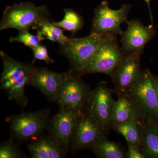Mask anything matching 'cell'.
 <instances>
[{"label": "cell", "mask_w": 158, "mask_h": 158, "mask_svg": "<svg viewBox=\"0 0 158 158\" xmlns=\"http://www.w3.org/2000/svg\"><path fill=\"white\" fill-rule=\"evenodd\" d=\"M3 70L0 80V88L22 109L25 108L29 100L25 94L35 66L17 61L3 51L0 52Z\"/></svg>", "instance_id": "cell-1"}, {"label": "cell", "mask_w": 158, "mask_h": 158, "mask_svg": "<svg viewBox=\"0 0 158 158\" xmlns=\"http://www.w3.org/2000/svg\"><path fill=\"white\" fill-rule=\"evenodd\" d=\"M47 8L24 2L7 6L3 12L0 23V31L15 29L19 31L38 30L50 20Z\"/></svg>", "instance_id": "cell-2"}, {"label": "cell", "mask_w": 158, "mask_h": 158, "mask_svg": "<svg viewBox=\"0 0 158 158\" xmlns=\"http://www.w3.org/2000/svg\"><path fill=\"white\" fill-rule=\"evenodd\" d=\"M126 94L131 99L143 122L148 118L158 122V94L155 76L148 69L141 71Z\"/></svg>", "instance_id": "cell-3"}, {"label": "cell", "mask_w": 158, "mask_h": 158, "mask_svg": "<svg viewBox=\"0 0 158 158\" xmlns=\"http://www.w3.org/2000/svg\"><path fill=\"white\" fill-rule=\"evenodd\" d=\"M51 112L50 108H46L7 117L6 121L9 125L11 139L26 141L41 136L48 129Z\"/></svg>", "instance_id": "cell-4"}, {"label": "cell", "mask_w": 158, "mask_h": 158, "mask_svg": "<svg viewBox=\"0 0 158 158\" xmlns=\"http://www.w3.org/2000/svg\"><path fill=\"white\" fill-rule=\"evenodd\" d=\"M105 36L90 33L82 38H69L65 44L61 45V53L68 59L71 69L84 74Z\"/></svg>", "instance_id": "cell-5"}, {"label": "cell", "mask_w": 158, "mask_h": 158, "mask_svg": "<svg viewBox=\"0 0 158 158\" xmlns=\"http://www.w3.org/2000/svg\"><path fill=\"white\" fill-rule=\"evenodd\" d=\"M130 4H123L120 9H111L109 3L103 1L94 10L90 33L104 35H120L123 31L121 25L127 22V16L131 8Z\"/></svg>", "instance_id": "cell-6"}, {"label": "cell", "mask_w": 158, "mask_h": 158, "mask_svg": "<svg viewBox=\"0 0 158 158\" xmlns=\"http://www.w3.org/2000/svg\"><path fill=\"white\" fill-rule=\"evenodd\" d=\"M69 75L59 92L56 103L59 107L67 108L81 116L91 90L81 77V75L70 69Z\"/></svg>", "instance_id": "cell-7"}, {"label": "cell", "mask_w": 158, "mask_h": 158, "mask_svg": "<svg viewBox=\"0 0 158 158\" xmlns=\"http://www.w3.org/2000/svg\"><path fill=\"white\" fill-rule=\"evenodd\" d=\"M113 90L101 82L94 90H91L88 97L85 112L107 132L111 127V118L115 100Z\"/></svg>", "instance_id": "cell-8"}, {"label": "cell", "mask_w": 158, "mask_h": 158, "mask_svg": "<svg viewBox=\"0 0 158 158\" xmlns=\"http://www.w3.org/2000/svg\"><path fill=\"white\" fill-rule=\"evenodd\" d=\"M124 55L116 36L106 34L84 74L102 73L111 77Z\"/></svg>", "instance_id": "cell-9"}, {"label": "cell", "mask_w": 158, "mask_h": 158, "mask_svg": "<svg viewBox=\"0 0 158 158\" xmlns=\"http://www.w3.org/2000/svg\"><path fill=\"white\" fill-rule=\"evenodd\" d=\"M80 115L67 108L60 107L51 118L48 135L66 152L70 149L77 122Z\"/></svg>", "instance_id": "cell-10"}, {"label": "cell", "mask_w": 158, "mask_h": 158, "mask_svg": "<svg viewBox=\"0 0 158 158\" xmlns=\"http://www.w3.org/2000/svg\"><path fill=\"white\" fill-rule=\"evenodd\" d=\"M141 55L136 53H125L111 77L117 94H125L141 74Z\"/></svg>", "instance_id": "cell-11"}, {"label": "cell", "mask_w": 158, "mask_h": 158, "mask_svg": "<svg viewBox=\"0 0 158 158\" xmlns=\"http://www.w3.org/2000/svg\"><path fill=\"white\" fill-rule=\"evenodd\" d=\"M106 133L102 127L85 112L78 119L70 149H90L97 142L106 137Z\"/></svg>", "instance_id": "cell-12"}, {"label": "cell", "mask_w": 158, "mask_h": 158, "mask_svg": "<svg viewBox=\"0 0 158 158\" xmlns=\"http://www.w3.org/2000/svg\"><path fill=\"white\" fill-rule=\"evenodd\" d=\"M126 31L121 35V48L125 53L142 54L146 44L156 33L153 26H144L140 20L127 21Z\"/></svg>", "instance_id": "cell-13"}, {"label": "cell", "mask_w": 158, "mask_h": 158, "mask_svg": "<svg viewBox=\"0 0 158 158\" xmlns=\"http://www.w3.org/2000/svg\"><path fill=\"white\" fill-rule=\"evenodd\" d=\"M70 70L57 73L45 67H34L28 86L39 89L50 101L56 103L59 92Z\"/></svg>", "instance_id": "cell-14"}, {"label": "cell", "mask_w": 158, "mask_h": 158, "mask_svg": "<svg viewBox=\"0 0 158 158\" xmlns=\"http://www.w3.org/2000/svg\"><path fill=\"white\" fill-rule=\"evenodd\" d=\"M134 120L141 119L131 99L127 94H118L113 106L111 127L114 128L118 125Z\"/></svg>", "instance_id": "cell-15"}, {"label": "cell", "mask_w": 158, "mask_h": 158, "mask_svg": "<svg viewBox=\"0 0 158 158\" xmlns=\"http://www.w3.org/2000/svg\"><path fill=\"white\" fill-rule=\"evenodd\" d=\"M27 148L32 158H62L67 153L48 135L31 140Z\"/></svg>", "instance_id": "cell-16"}, {"label": "cell", "mask_w": 158, "mask_h": 158, "mask_svg": "<svg viewBox=\"0 0 158 158\" xmlns=\"http://www.w3.org/2000/svg\"><path fill=\"white\" fill-rule=\"evenodd\" d=\"M143 124L141 150L146 158H158V122L148 118Z\"/></svg>", "instance_id": "cell-17"}, {"label": "cell", "mask_w": 158, "mask_h": 158, "mask_svg": "<svg viewBox=\"0 0 158 158\" xmlns=\"http://www.w3.org/2000/svg\"><path fill=\"white\" fill-rule=\"evenodd\" d=\"M143 125V122L141 120H134L118 125L114 129L124 137L128 144L141 149Z\"/></svg>", "instance_id": "cell-18"}, {"label": "cell", "mask_w": 158, "mask_h": 158, "mask_svg": "<svg viewBox=\"0 0 158 158\" xmlns=\"http://www.w3.org/2000/svg\"><path fill=\"white\" fill-rule=\"evenodd\" d=\"M96 157L101 158H126V153L117 143L102 138L90 148Z\"/></svg>", "instance_id": "cell-19"}, {"label": "cell", "mask_w": 158, "mask_h": 158, "mask_svg": "<svg viewBox=\"0 0 158 158\" xmlns=\"http://www.w3.org/2000/svg\"><path fill=\"white\" fill-rule=\"evenodd\" d=\"M64 17L60 21L52 22L54 25L68 31L72 34L77 33L83 28L84 19L77 11L71 9H64Z\"/></svg>", "instance_id": "cell-20"}, {"label": "cell", "mask_w": 158, "mask_h": 158, "mask_svg": "<svg viewBox=\"0 0 158 158\" xmlns=\"http://www.w3.org/2000/svg\"><path fill=\"white\" fill-rule=\"evenodd\" d=\"M63 31V29L54 25L52 22L48 21L44 23L37 30V33L41 34L46 39L63 45L69 39L64 35Z\"/></svg>", "instance_id": "cell-21"}, {"label": "cell", "mask_w": 158, "mask_h": 158, "mask_svg": "<svg viewBox=\"0 0 158 158\" xmlns=\"http://www.w3.org/2000/svg\"><path fill=\"white\" fill-rule=\"evenodd\" d=\"M19 32L16 37H11L9 38V41L11 43H22L31 49L40 44L42 41L46 40L45 37L38 33L36 35H33L29 33V31H19Z\"/></svg>", "instance_id": "cell-22"}, {"label": "cell", "mask_w": 158, "mask_h": 158, "mask_svg": "<svg viewBox=\"0 0 158 158\" xmlns=\"http://www.w3.org/2000/svg\"><path fill=\"white\" fill-rule=\"evenodd\" d=\"M27 156L19 146L14 143L13 140L10 139L3 141L0 144V158H24Z\"/></svg>", "instance_id": "cell-23"}, {"label": "cell", "mask_w": 158, "mask_h": 158, "mask_svg": "<svg viewBox=\"0 0 158 158\" xmlns=\"http://www.w3.org/2000/svg\"><path fill=\"white\" fill-rule=\"evenodd\" d=\"M34 55V59L32 61V64L37 60L44 61L47 64L53 63L55 61L51 59L49 55L48 50L45 45L40 44L32 48Z\"/></svg>", "instance_id": "cell-24"}, {"label": "cell", "mask_w": 158, "mask_h": 158, "mask_svg": "<svg viewBox=\"0 0 158 158\" xmlns=\"http://www.w3.org/2000/svg\"><path fill=\"white\" fill-rule=\"evenodd\" d=\"M127 158H146L141 148L133 144H128L127 152L126 153Z\"/></svg>", "instance_id": "cell-25"}, {"label": "cell", "mask_w": 158, "mask_h": 158, "mask_svg": "<svg viewBox=\"0 0 158 158\" xmlns=\"http://www.w3.org/2000/svg\"><path fill=\"white\" fill-rule=\"evenodd\" d=\"M144 2L147 4L148 6V9H149L150 16L151 20L152 23L153 24V17L151 9L150 2L151 0H144Z\"/></svg>", "instance_id": "cell-26"}, {"label": "cell", "mask_w": 158, "mask_h": 158, "mask_svg": "<svg viewBox=\"0 0 158 158\" xmlns=\"http://www.w3.org/2000/svg\"><path fill=\"white\" fill-rule=\"evenodd\" d=\"M155 83L156 87V88L158 94V77L155 76Z\"/></svg>", "instance_id": "cell-27"}]
</instances>
